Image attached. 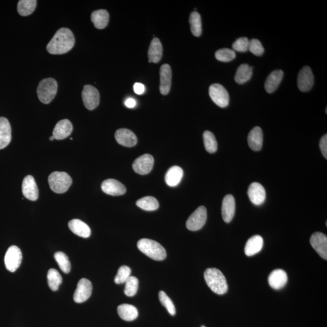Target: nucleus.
Here are the masks:
<instances>
[{
	"instance_id": "4468645a",
	"label": "nucleus",
	"mask_w": 327,
	"mask_h": 327,
	"mask_svg": "<svg viewBox=\"0 0 327 327\" xmlns=\"http://www.w3.org/2000/svg\"><path fill=\"white\" fill-rule=\"evenodd\" d=\"M22 192L24 196L31 201H36L38 198V187L33 176L28 175L24 178Z\"/></svg>"
},
{
	"instance_id": "7ed1b4c3",
	"label": "nucleus",
	"mask_w": 327,
	"mask_h": 327,
	"mask_svg": "<svg viewBox=\"0 0 327 327\" xmlns=\"http://www.w3.org/2000/svg\"><path fill=\"white\" fill-rule=\"evenodd\" d=\"M137 246L142 253L152 260L163 261L167 257L164 248L154 240L141 239L138 242Z\"/></svg>"
},
{
	"instance_id": "473e14b6",
	"label": "nucleus",
	"mask_w": 327,
	"mask_h": 327,
	"mask_svg": "<svg viewBox=\"0 0 327 327\" xmlns=\"http://www.w3.org/2000/svg\"><path fill=\"white\" fill-rule=\"evenodd\" d=\"M189 23L192 34L195 36H199L202 33V22L201 15L198 12L194 11L191 13L189 18Z\"/></svg>"
},
{
	"instance_id": "58836bf2",
	"label": "nucleus",
	"mask_w": 327,
	"mask_h": 327,
	"mask_svg": "<svg viewBox=\"0 0 327 327\" xmlns=\"http://www.w3.org/2000/svg\"><path fill=\"white\" fill-rule=\"evenodd\" d=\"M216 59L221 62H229L235 59L236 53L233 50L224 48L215 53Z\"/></svg>"
},
{
	"instance_id": "2eb2a0df",
	"label": "nucleus",
	"mask_w": 327,
	"mask_h": 327,
	"mask_svg": "<svg viewBox=\"0 0 327 327\" xmlns=\"http://www.w3.org/2000/svg\"><path fill=\"white\" fill-rule=\"evenodd\" d=\"M101 189L105 194L112 196H121L126 192V187L114 179H108L102 182Z\"/></svg>"
},
{
	"instance_id": "c85d7f7f",
	"label": "nucleus",
	"mask_w": 327,
	"mask_h": 327,
	"mask_svg": "<svg viewBox=\"0 0 327 327\" xmlns=\"http://www.w3.org/2000/svg\"><path fill=\"white\" fill-rule=\"evenodd\" d=\"M163 46L159 39L154 38L150 43L149 51V62L157 63L163 57Z\"/></svg>"
},
{
	"instance_id": "393cba45",
	"label": "nucleus",
	"mask_w": 327,
	"mask_h": 327,
	"mask_svg": "<svg viewBox=\"0 0 327 327\" xmlns=\"http://www.w3.org/2000/svg\"><path fill=\"white\" fill-rule=\"evenodd\" d=\"M284 76V72L282 70H275L268 75L266 79L265 89L268 94L273 93L278 88Z\"/></svg>"
},
{
	"instance_id": "f3484780",
	"label": "nucleus",
	"mask_w": 327,
	"mask_h": 327,
	"mask_svg": "<svg viewBox=\"0 0 327 327\" xmlns=\"http://www.w3.org/2000/svg\"><path fill=\"white\" fill-rule=\"evenodd\" d=\"M248 195L253 204L260 205L266 198L265 189L259 183H253L248 190Z\"/></svg>"
},
{
	"instance_id": "c03bdc74",
	"label": "nucleus",
	"mask_w": 327,
	"mask_h": 327,
	"mask_svg": "<svg viewBox=\"0 0 327 327\" xmlns=\"http://www.w3.org/2000/svg\"><path fill=\"white\" fill-rule=\"evenodd\" d=\"M320 147L323 156L327 159V134L322 137L320 142Z\"/></svg>"
},
{
	"instance_id": "412c9836",
	"label": "nucleus",
	"mask_w": 327,
	"mask_h": 327,
	"mask_svg": "<svg viewBox=\"0 0 327 327\" xmlns=\"http://www.w3.org/2000/svg\"><path fill=\"white\" fill-rule=\"evenodd\" d=\"M73 131V126L69 120L67 119L59 121L53 131V136L57 140H62L70 135Z\"/></svg>"
},
{
	"instance_id": "423d86ee",
	"label": "nucleus",
	"mask_w": 327,
	"mask_h": 327,
	"mask_svg": "<svg viewBox=\"0 0 327 327\" xmlns=\"http://www.w3.org/2000/svg\"><path fill=\"white\" fill-rule=\"evenodd\" d=\"M23 260L22 252L17 246L12 245L5 255L4 263L7 270L15 272L20 267Z\"/></svg>"
},
{
	"instance_id": "5701e85b",
	"label": "nucleus",
	"mask_w": 327,
	"mask_h": 327,
	"mask_svg": "<svg viewBox=\"0 0 327 327\" xmlns=\"http://www.w3.org/2000/svg\"><path fill=\"white\" fill-rule=\"evenodd\" d=\"M248 143L253 151H259L262 147L263 133L260 127H255L250 131L248 136Z\"/></svg>"
},
{
	"instance_id": "09e8293b",
	"label": "nucleus",
	"mask_w": 327,
	"mask_h": 327,
	"mask_svg": "<svg viewBox=\"0 0 327 327\" xmlns=\"http://www.w3.org/2000/svg\"><path fill=\"white\" fill-rule=\"evenodd\" d=\"M201 327H205V326H202Z\"/></svg>"
},
{
	"instance_id": "bb28decb",
	"label": "nucleus",
	"mask_w": 327,
	"mask_h": 327,
	"mask_svg": "<svg viewBox=\"0 0 327 327\" xmlns=\"http://www.w3.org/2000/svg\"><path fill=\"white\" fill-rule=\"evenodd\" d=\"M263 238L260 235H255L248 240L245 246V253L248 257L257 254L262 249Z\"/></svg>"
},
{
	"instance_id": "72a5a7b5",
	"label": "nucleus",
	"mask_w": 327,
	"mask_h": 327,
	"mask_svg": "<svg viewBox=\"0 0 327 327\" xmlns=\"http://www.w3.org/2000/svg\"><path fill=\"white\" fill-rule=\"evenodd\" d=\"M137 206L146 211H154L159 208L158 200L154 197L145 196L136 201Z\"/></svg>"
},
{
	"instance_id": "dca6fc26",
	"label": "nucleus",
	"mask_w": 327,
	"mask_h": 327,
	"mask_svg": "<svg viewBox=\"0 0 327 327\" xmlns=\"http://www.w3.org/2000/svg\"><path fill=\"white\" fill-rule=\"evenodd\" d=\"M115 137L118 144L127 147H133L138 142L135 134L128 129H118L116 131Z\"/></svg>"
},
{
	"instance_id": "9b49d317",
	"label": "nucleus",
	"mask_w": 327,
	"mask_h": 327,
	"mask_svg": "<svg viewBox=\"0 0 327 327\" xmlns=\"http://www.w3.org/2000/svg\"><path fill=\"white\" fill-rule=\"evenodd\" d=\"M154 164V158L151 155L144 154L134 160L133 169L139 175H147L151 171Z\"/></svg>"
},
{
	"instance_id": "a878e982",
	"label": "nucleus",
	"mask_w": 327,
	"mask_h": 327,
	"mask_svg": "<svg viewBox=\"0 0 327 327\" xmlns=\"http://www.w3.org/2000/svg\"><path fill=\"white\" fill-rule=\"evenodd\" d=\"M184 175L183 170L179 166H173L168 169L165 176L166 184L170 187H176L180 183Z\"/></svg>"
},
{
	"instance_id": "c9c22d12",
	"label": "nucleus",
	"mask_w": 327,
	"mask_h": 327,
	"mask_svg": "<svg viewBox=\"0 0 327 327\" xmlns=\"http://www.w3.org/2000/svg\"><path fill=\"white\" fill-rule=\"evenodd\" d=\"M204 146L205 149L210 154H213L218 149V143L214 134L211 131H206L203 133Z\"/></svg>"
},
{
	"instance_id": "b1692460",
	"label": "nucleus",
	"mask_w": 327,
	"mask_h": 327,
	"mask_svg": "<svg viewBox=\"0 0 327 327\" xmlns=\"http://www.w3.org/2000/svg\"><path fill=\"white\" fill-rule=\"evenodd\" d=\"M68 228L73 233L81 238H88L91 236V230L88 224L78 219L69 221Z\"/></svg>"
},
{
	"instance_id": "a19ab883",
	"label": "nucleus",
	"mask_w": 327,
	"mask_h": 327,
	"mask_svg": "<svg viewBox=\"0 0 327 327\" xmlns=\"http://www.w3.org/2000/svg\"><path fill=\"white\" fill-rule=\"evenodd\" d=\"M131 269L128 266L123 265L118 269L117 275L115 276V283L117 284L125 283L127 280L130 278Z\"/></svg>"
},
{
	"instance_id": "9d476101",
	"label": "nucleus",
	"mask_w": 327,
	"mask_h": 327,
	"mask_svg": "<svg viewBox=\"0 0 327 327\" xmlns=\"http://www.w3.org/2000/svg\"><path fill=\"white\" fill-rule=\"evenodd\" d=\"M92 292V284L88 279L83 278L79 281L75 290L73 300L76 303H83L91 297Z\"/></svg>"
},
{
	"instance_id": "aec40b11",
	"label": "nucleus",
	"mask_w": 327,
	"mask_h": 327,
	"mask_svg": "<svg viewBox=\"0 0 327 327\" xmlns=\"http://www.w3.org/2000/svg\"><path fill=\"white\" fill-rule=\"evenodd\" d=\"M268 281L271 288L280 290L286 286L288 278L286 271L281 269H277L270 273Z\"/></svg>"
},
{
	"instance_id": "37998d69",
	"label": "nucleus",
	"mask_w": 327,
	"mask_h": 327,
	"mask_svg": "<svg viewBox=\"0 0 327 327\" xmlns=\"http://www.w3.org/2000/svg\"><path fill=\"white\" fill-rule=\"evenodd\" d=\"M249 40L247 37H241L234 42L232 47L233 51L245 52L249 50Z\"/></svg>"
},
{
	"instance_id": "2f4dec72",
	"label": "nucleus",
	"mask_w": 327,
	"mask_h": 327,
	"mask_svg": "<svg viewBox=\"0 0 327 327\" xmlns=\"http://www.w3.org/2000/svg\"><path fill=\"white\" fill-rule=\"evenodd\" d=\"M35 0H20L17 6L18 12L20 15L26 17L33 12L36 6Z\"/></svg>"
},
{
	"instance_id": "39448f33",
	"label": "nucleus",
	"mask_w": 327,
	"mask_h": 327,
	"mask_svg": "<svg viewBox=\"0 0 327 327\" xmlns=\"http://www.w3.org/2000/svg\"><path fill=\"white\" fill-rule=\"evenodd\" d=\"M58 84L54 78L44 79L39 82L37 88L38 97L41 102L49 104L57 93Z\"/></svg>"
},
{
	"instance_id": "a211bd4d",
	"label": "nucleus",
	"mask_w": 327,
	"mask_h": 327,
	"mask_svg": "<svg viewBox=\"0 0 327 327\" xmlns=\"http://www.w3.org/2000/svg\"><path fill=\"white\" fill-rule=\"evenodd\" d=\"M160 86L161 94L166 96L170 91L171 85V69L170 65H163L160 68Z\"/></svg>"
},
{
	"instance_id": "de8ad7c7",
	"label": "nucleus",
	"mask_w": 327,
	"mask_h": 327,
	"mask_svg": "<svg viewBox=\"0 0 327 327\" xmlns=\"http://www.w3.org/2000/svg\"><path fill=\"white\" fill-rule=\"evenodd\" d=\"M54 139H55V138H54V137L53 136L50 137V138H49V140L50 141H53V140H54Z\"/></svg>"
},
{
	"instance_id": "6ab92c4d",
	"label": "nucleus",
	"mask_w": 327,
	"mask_h": 327,
	"mask_svg": "<svg viewBox=\"0 0 327 327\" xmlns=\"http://www.w3.org/2000/svg\"><path fill=\"white\" fill-rule=\"evenodd\" d=\"M235 200L231 195H226L222 203V216L224 221L230 223L235 213Z\"/></svg>"
},
{
	"instance_id": "4be33fe9",
	"label": "nucleus",
	"mask_w": 327,
	"mask_h": 327,
	"mask_svg": "<svg viewBox=\"0 0 327 327\" xmlns=\"http://www.w3.org/2000/svg\"><path fill=\"white\" fill-rule=\"evenodd\" d=\"M9 121L6 118L0 117V149H4L9 144L12 139Z\"/></svg>"
},
{
	"instance_id": "c756f323",
	"label": "nucleus",
	"mask_w": 327,
	"mask_h": 327,
	"mask_svg": "<svg viewBox=\"0 0 327 327\" xmlns=\"http://www.w3.org/2000/svg\"><path fill=\"white\" fill-rule=\"evenodd\" d=\"M118 313L122 320L131 321L136 320L138 316V312L134 306L124 304L118 306Z\"/></svg>"
},
{
	"instance_id": "20e7f679",
	"label": "nucleus",
	"mask_w": 327,
	"mask_h": 327,
	"mask_svg": "<svg viewBox=\"0 0 327 327\" xmlns=\"http://www.w3.org/2000/svg\"><path fill=\"white\" fill-rule=\"evenodd\" d=\"M48 182L50 188L56 194H64L72 184V179L67 173L54 171L49 175Z\"/></svg>"
},
{
	"instance_id": "f03ea898",
	"label": "nucleus",
	"mask_w": 327,
	"mask_h": 327,
	"mask_svg": "<svg viewBox=\"0 0 327 327\" xmlns=\"http://www.w3.org/2000/svg\"><path fill=\"white\" fill-rule=\"evenodd\" d=\"M204 278L207 286L215 294L222 295L228 291V284L225 276L218 269L207 268L204 272Z\"/></svg>"
},
{
	"instance_id": "a18cd8bd",
	"label": "nucleus",
	"mask_w": 327,
	"mask_h": 327,
	"mask_svg": "<svg viewBox=\"0 0 327 327\" xmlns=\"http://www.w3.org/2000/svg\"><path fill=\"white\" fill-rule=\"evenodd\" d=\"M133 90L134 93L137 95H142L146 91V88H145L144 84L140 83H136L134 84Z\"/></svg>"
},
{
	"instance_id": "79ce46f5",
	"label": "nucleus",
	"mask_w": 327,
	"mask_h": 327,
	"mask_svg": "<svg viewBox=\"0 0 327 327\" xmlns=\"http://www.w3.org/2000/svg\"><path fill=\"white\" fill-rule=\"evenodd\" d=\"M253 55L256 56H261L264 52V49L262 44L257 39H252L249 41V50Z\"/></svg>"
},
{
	"instance_id": "f8f14e48",
	"label": "nucleus",
	"mask_w": 327,
	"mask_h": 327,
	"mask_svg": "<svg viewBox=\"0 0 327 327\" xmlns=\"http://www.w3.org/2000/svg\"><path fill=\"white\" fill-rule=\"evenodd\" d=\"M314 85V76L310 67L304 66L297 76L298 88L302 92H308Z\"/></svg>"
},
{
	"instance_id": "ea45409f",
	"label": "nucleus",
	"mask_w": 327,
	"mask_h": 327,
	"mask_svg": "<svg viewBox=\"0 0 327 327\" xmlns=\"http://www.w3.org/2000/svg\"><path fill=\"white\" fill-rule=\"evenodd\" d=\"M159 299L162 304L164 307L171 316L175 315L176 308L172 300L168 297L164 292L159 293Z\"/></svg>"
},
{
	"instance_id": "49530a36",
	"label": "nucleus",
	"mask_w": 327,
	"mask_h": 327,
	"mask_svg": "<svg viewBox=\"0 0 327 327\" xmlns=\"http://www.w3.org/2000/svg\"><path fill=\"white\" fill-rule=\"evenodd\" d=\"M125 104L127 107L132 109V108L136 106V101L135 99L131 98H129L126 100Z\"/></svg>"
},
{
	"instance_id": "cd10ccee",
	"label": "nucleus",
	"mask_w": 327,
	"mask_h": 327,
	"mask_svg": "<svg viewBox=\"0 0 327 327\" xmlns=\"http://www.w3.org/2000/svg\"><path fill=\"white\" fill-rule=\"evenodd\" d=\"M91 20L95 27L98 30L106 28L109 22V14L106 10L100 9L92 12Z\"/></svg>"
},
{
	"instance_id": "e433bc0d",
	"label": "nucleus",
	"mask_w": 327,
	"mask_h": 327,
	"mask_svg": "<svg viewBox=\"0 0 327 327\" xmlns=\"http://www.w3.org/2000/svg\"><path fill=\"white\" fill-rule=\"evenodd\" d=\"M54 257L63 272L69 273L71 270V264L67 256L62 252H58L55 253Z\"/></svg>"
},
{
	"instance_id": "0eeeda50",
	"label": "nucleus",
	"mask_w": 327,
	"mask_h": 327,
	"mask_svg": "<svg viewBox=\"0 0 327 327\" xmlns=\"http://www.w3.org/2000/svg\"><path fill=\"white\" fill-rule=\"evenodd\" d=\"M207 218L206 208L204 206L199 207L187 220V228L191 231L200 230L206 223Z\"/></svg>"
},
{
	"instance_id": "4c0bfd02",
	"label": "nucleus",
	"mask_w": 327,
	"mask_h": 327,
	"mask_svg": "<svg viewBox=\"0 0 327 327\" xmlns=\"http://www.w3.org/2000/svg\"><path fill=\"white\" fill-rule=\"evenodd\" d=\"M138 279L136 277L131 276L125 283V294L126 296H134L138 291Z\"/></svg>"
},
{
	"instance_id": "f704fd0d",
	"label": "nucleus",
	"mask_w": 327,
	"mask_h": 327,
	"mask_svg": "<svg viewBox=\"0 0 327 327\" xmlns=\"http://www.w3.org/2000/svg\"><path fill=\"white\" fill-rule=\"evenodd\" d=\"M47 283L52 291H57L62 283V277L54 268L50 269L47 273Z\"/></svg>"
},
{
	"instance_id": "7c9ffc66",
	"label": "nucleus",
	"mask_w": 327,
	"mask_h": 327,
	"mask_svg": "<svg viewBox=\"0 0 327 327\" xmlns=\"http://www.w3.org/2000/svg\"><path fill=\"white\" fill-rule=\"evenodd\" d=\"M253 68L249 65L243 64L239 65L237 69L234 80L239 84H242L249 81L252 78Z\"/></svg>"
},
{
	"instance_id": "6e6552de",
	"label": "nucleus",
	"mask_w": 327,
	"mask_h": 327,
	"mask_svg": "<svg viewBox=\"0 0 327 327\" xmlns=\"http://www.w3.org/2000/svg\"><path fill=\"white\" fill-rule=\"evenodd\" d=\"M209 95L212 101L219 107L224 108L229 104L228 91L220 84H213L209 88Z\"/></svg>"
},
{
	"instance_id": "ddd939ff",
	"label": "nucleus",
	"mask_w": 327,
	"mask_h": 327,
	"mask_svg": "<svg viewBox=\"0 0 327 327\" xmlns=\"http://www.w3.org/2000/svg\"><path fill=\"white\" fill-rule=\"evenodd\" d=\"M310 244L323 259L327 260V237L321 232H316L311 236Z\"/></svg>"
},
{
	"instance_id": "f257e3e1",
	"label": "nucleus",
	"mask_w": 327,
	"mask_h": 327,
	"mask_svg": "<svg viewBox=\"0 0 327 327\" xmlns=\"http://www.w3.org/2000/svg\"><path fill=\"white\" fill-rule=\"evenodd\" d=\"M72 32L67 28H61L47 46V50L53 55L64 54L70 51L75 44Z\"/></svg>"
},
{
	"instance_id": "1a4fd4ad",
	"label": "nucleus",
	"mask_w": 327,
	"mask_h": 327,
	"mask_svg": "<svg viewBox=\"0 0 327 327\" xmlns=\"http://www.w3.org/2000/svg\"><path fill=\"white\" fill-rule=\"evenodd\" d=\"M82 98L84 106L88 110H94L98 106L100 101L99 93L95 87L91 85L84 86L82 92Z\"/></svg>"
}]
</instances>
